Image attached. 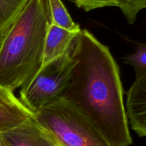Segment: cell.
I'll return each instance as SVG.
<instances>
[{"instance_id":"obj_1","label":"cell","mask_w":146,"mask_h":146,"mask_svg":"<svg viewBox=\"0 0 146 146\" xmlns=\"http://www.w3.org/2000/svg\"><path fill=\"white\" fill-rule=\"evenodd\" d=\"M71 81L62 98L78 108L113 146L131 145L118 65L107 46L86 29L72 42Z\"/></svg>"},{"instance_id":"obj_2","label":"cell","mask_w":146,"mask_h":146,"mask_svg":"<svg viewBox=\"0 0 146 146\" xmlns=\"http://www.w3.org/2000/svg\"><path fill=\"white\" fill-rule=\"evenodd\" d=\"M47 0H29L0 42V85L14 91L26 86L42 66L50 25Z\"/></svg>"},{"instance_id":"obj_3","label":"cell","mask_w":146,"mask_h":146,"mask_svg":"<svg viewBox=\"0 0 146 146\" xmlns=\"http://www.w3.org/2000/svg\"><path fill=\"white\" fill-rule=\"evenodd\" d=\"M34 118L58 146H113L78 108L64 98L44 107Z\"/></svg>"},{"instance_id":"obj_4","label":"cell","mask_w":146,"mask_h":146,"mask_svg":"<svg viewBox=\"0 0 146 146\" xmlns=\"http://www.w3.org/2000/svg\"><path fill=\"white\" fill-rule=\"evenodd\" d=\"M71 44L65 54L42 66L29 84L21 88L19 100L34 115L62 98L67 90L75 63Z\"/></svg>"},{"instance_id":"obj_5","label":"cell","mask_w":146,"mask_h":146,"mask_svg":"<svg viewBox=\"0 0 146 146\" xmlns=\"http://www.w3.org/2000/svg\"><path fill=\"white\" fill-rule=\"evenodd\" d=\"M4 146H58L34 118V115L17 127L0 133Z\"/></svg>"},{"instance_id":"obj_6","label":"cell","mask_w":146,"mask_h":146,"mask_svg":"<svg viewBox=\"0 0 146 146\" xmlns=\"http://www.w3.org/2000/svg\"><path fill=\"white\" fill-rule=\"evenodd\" d=\"M126 96L128 123L137 135L146 137V75L136 77Z\"/></svg>"},{"instance_id":"obj_7","label":"cell","mask_w":146,"mask_h":146,"mask_svg":"<svg viewBox=\"0 0 146 146\" xmlns=\"http://www.w3.org/2000/svg\"><path fill=\"white\" fill-rule=\"evenodd\" d=\"M13 92L0 85V133L17 127L34 115Z\"/></svg>"},{"instance_id":"obj_8","label":"cell","mask_w":146,"mask_h":146,"mask_svg":"<svg viewBox=\"0 0 146 146\" xmlns=\"http://www.w3.org/2000/svg\"><path fill=\"white\" fill-rule=\"evenodd\" d=\"M77 34L50 24L44 41L42 65L65 54Z\"/></svg>"},{"instance_id":"obj_9","label":"cell","mask_w":146,"mask_h":146,"mask_svg":"<svg viewBox=\"0 0 146 146\" xmlns=\"http://www.w3.org/2000/svg\"><path fill=\"white\" fill-rule=\"evenodd\" d=\"M50 23L69 31L78 32L81 30L70 17L68 11L61 0H47Z\"/></svg>"},{"instance_id":"obj_10","label":"cell","mask_w":146,"mask_h":146,"mask_svg":"<svg viewBox=\"0 0 146 146\" xmlns=\"http://www.w3.org/2000/svg\"><path fill=\"white\" fill-rule=\"evenodd\" d=\"M29 0H0V33L11 25Z\"/></svg>"},{"instance_id":"obj_11","label":"cell","mask_w":146,"mask_h":146,"mask_svg":"<svg viewBox=\"0 0 146 146\" xmlns=\"http://www.w3.org/2000/svg\"><path fill=\"white\" fill-rule=\"evenodd\" d=\"M124 63L133 67L135 76L146 75V44H140L133 53L124 58Z\"/></svg>"},{"instance_id":"obj_12","label":"cell","mask_w":146,"mask_h":146,"mask_svg":"<svg viewBox=\"0 0 146 146\" xmlns=\"http://www.w3.org/2000/svg\"><path fill=\"white\" fill-rule=\"evenodd\" d=\"M117 7L120 8L127 23L133 24L137 14L146 9V0H118Z\"/></svg>"},{"instance_id":"obj_13","label":"cell","mask_w":146,"mask_h":146,"mask_svg":"<svg viewBox=\"0 0 146 146\" xmlns=\"http://www.w3.org/2000/svg\"><path fill=\"white\" fill-rule=\"evenodd\" d=\"M85 11L107 7H117L118 0H70Z\"/></svg>"},{"instance_id":"obj_14","label":"cell","mask_w":146,"mask_h":146,"mask_svg":"<svg viewBox=\"0 0 146 146\" xmlns=\"http://www.w3.org/2000/svg\"><path fill=\"white\" fill-rule=\"evenodd\" d=\"M2 33H0V42H1V37H2Z\"/></svg>"},{"instance_id":"obj_15","label":"cell","mask_w":146,"mask_h":146,"mask_svg":"<svg viewBox=\"0 0 146 146\" xmlns=\"http://www.w3.org/2000/svg\"><path fill=\"white\" fill-rule=\"evenodd\" d=\"M0 146H4V144H3L2 142L1 141V140H0Z\"/></svg>"}]
</instances>
